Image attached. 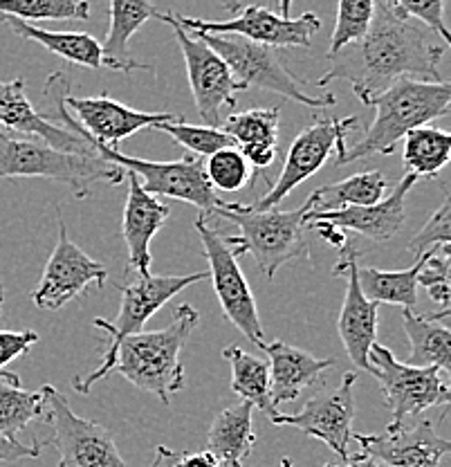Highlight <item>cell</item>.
I'll use <instances>...</instances> for the list:
<instances>
[{
  "instance_id": "42",
  "label": "cell",
  "mask_w": 451,
  "mask_h": 467,
  "mask_svg": "<svg viewBox=\"0 0 451 467\" xmlns=\"http://www.w3.org/2000/svg\"><path fill=\"white\" fill-rule=\"evenodd\" d=\"M176 467H218V461L211 451H193V454H182Z\"/></svg>"
},
{
  "instance_id": "45",
  "label": "cell",
  "mask_w": 451,
  "mask_h": 467,
  "mask_svg": "<svg viewBox=\"0 0 451 467\" xmlns=\"http://www.w3.org/2000/svg\"><path fill=\"white\" fill-rule=\"evenodd\" d=\"M242 3H245V0H218V5H220V7L230 14L239 12V9L242 7Z\"/></svg>"
},
{
  "instance_id": "7",
  "label": "cell",
  "mask_w": 451,
  "mask_h": 467,
  "mask_svg": "<svg viewBox=\"0 0 451 467\" xmlns=\"http://www.w3.org/2000/svg\"><path fill=\"white\" fill-rule=\"evenodd\" d=\"M196 34V32H193ZM230 67L231 77L241 90H268L292 99L305 109H331L337 104L334 95H310L297 77L285 67L283 58L274 47L259 46L241 36H218V34H198Z\"/></svg>"
},
{
  "instance_id": "4",
  "label": "cell",
  "mask_w": 451,
  "mask_h": 467,
  "mask_svg": "<svg viewBox=\"0 0 451 467\" xmlns=\"http://www.w3.org/2000/svg\"><path fill=\"white\" fill-rule=\"evenodd\" d=\"M449 104L451 86L447 81H395L371 104V109H375V119L364 138L357 144L346 146V153L334 160V164L343 167L371 155L395 153L397 142L409 130L449 115Z\"/></svg>"
},
{
  "instance_id": "27",
  "label": "cell",
  "mask_w": 451,
  "mask_h": 467,
  "mask_svg": "<svg viewBox=\"0 0 451 467\" xmlns=\"http://www.w3.org/2000/svg\"><path fill=\"white\" fill-rule=\"evenodd\" d=\"M254 407L241 400L213 418L207 445L218 463H242L254 447Z\"/></svg>"
},
{
  "instance_id": "29",
  "label": "cell",
  "mask_w": 451,
  "mask_h": 467,
  "mask_svg": "<svg viewBox=\"0 0 451 467\" xmlns=\"http://www.w3.org/2000/svg\"><path fill=\"white\" fill-rule=\"evenodd\" d=\"M422 256L415 259L409 270H375V267H357V281L368 301L375 306L393 304L406 310H415L418 306V272Z\"/></svg>"
},
{
  "instance_id": "39",
  "label": "cell",
  "mask_w": 451,
  "mask_h": 467,
  "mask_svg": "<svg viewBox=\"0 0 451 467\" xmlns=\"http://www.w3.org/2000/svg\"><path fill=\"white\" fill-rule=\"evenodd\" d=\"M449 241H451V201L447 196L443 201V204L431 213V218L425 223V227L415 234L414 241L409 243L406 250H409L414 256H420L425 254L426 250H431V247L449 245Z\"/></svg>"
},
{
  "instance_id": "23",
  "label": "cell",
  "mask_w": 451,
  "mask_h": 467,
  "mask_svg": "<svg viewBox=\"0 0 451 467\" xmlns=\"http://www.w3.org/2000/svg\"><path fill=\"white\" fill-rule=\"evenodd\" d=\"M279 119V109H251L231 113L222 121L220 129L234 140L250 167L268 169L276 162Z\"/></svg>"
},
{
  "instance_id": "50",
  "label": "cell",
  "mask_w": 451,
  "mask_h": 467,
  "mask_svg": "<svg viewBox=\"0 0 451 467\" xmlns=\"http://www.w3.org/2000/svg\"><path fill=\"white\" fill-rule=\"evenodd\" d=\"M393 3V0H386V5H391Z\"/></svg>"
},
{
  "instance_id": "19",
  "label": "cell",
  "mask_w": 451,
  "mask_h": 467,
  "mask_svg": "<svg viewBox=\"0 0 451 467\" xmlns=\"http://www.w3.org/2000/svg\"><path fill=\"white\" fill-rule=\"evenodd\" d=\"M0 129L5 133H18L21 138L41 140L43 144L66 150V153L99 158L95 149L79 135L63 129L55 121H47L41 113H36V109L27 99L23 79L0 81Z\"/></svg>"
},
{
  "instance_id": "10",
  "label": "cell",
  "mask_w": 451,
  "mask_h": 467,
  "mask_svg": "<svg viewBox=\"0 0 451 467\" xmlns=\"http://www.w3.org/2000/svg\"><path fill=\"white\" fill-rule=\"evenodd\" d=\"M368 364L371 376L384 391V402L393 413V427L431 407L449 405V387L445 382V373L438 368H420L400 362L391 348L377 342L368 350Z\"/></svg>"
},
{
  "instance_id": "16",
  "label": "cell",
  "mask_w": 451,
  "mask_h": 467,
  "mask_svg": "<svg viewBox=\"0 0 451 467\" xmlns=\"http://www.w3.org/2000/svg\"><path fill=\"white\" fill-rule=\"evenodd\" d=\"M355 373H346L337 389L313 396L297 413H276L270 420L279 427H297L326 442L337 456L348 459L355 420Z\"/></svg>"
},
{
  "instance_id": "8",
  "label": "cell",
  "mask_w": 451,
  "mask_h": 467,
  "mask_svg": "<svg viewBox=\"0 0 451 467\" xmlns=\"http://www.w3.org/2000/svg\"><path fill=\"white\" fill-rule=\"evenodd\" d=\"M88 144L101 160L135 175L144 192L150 196H167L193 204L205 221L213 216L216 207L222 202L207 180L205 162H200V158H196V155H184L182 160H173V162H150V160L133 158V155H126L121 150L108 149L104 144Z\"/></svg>"
},
{
  "instance_id": "15",
  "label": "cell",
  "mask_w": 451,
  "mask_h": 467,
  "mask_svg": "<svg viewBox=\"0 0 451 467\" xmlns=\"http://www.w3.org/2000/svg\"><path fill=\"white\" fill-rule=\"evenodd\" d=\"M56 223H59V241L43 267L36 290L32 292L34 306L41 310H61L77 296L86 295L92 285L104 288L108 279V267L90 259L79 245L67 238L61 207H56Z\"/></svg>"
},
{
  "instance_id": "31",
  "label": "cell",
  "mask_w": 451,
  "mask_h": 467,
  "mask_svg": "<svg viewBox=\"0 0 451 467\" xmlns=\"http://www.w3.org/2000/svg\"><path fill=\"white\" fill-rule=\"evenodd\" d=\"M405 171L415 180L436 178L449 162L451 135L443 129H420L409 130L405 135Z\"/></svg>"
},
{
  "instance_id": "46",
  "label": "cell",
  "mask_w": 451,
  "mask_h": 467,
  "mask_svg": "<svg viewBox=\"0 0 451 467\" xmlns=\"http://www.w3.org/2000/svg\"><path fill=\"white\" fill-rule=\"evenodd\" d=\"M279 9H281V16L290 18V9H292V0H279Z\"/></svg>"
},
{
  "instance_id": "43",
  "label": "cell",
  "mask_w": 451,
  "mask_h": 467,
  "mask_svg": "<svg viewBox=\"0 0 451 467\" xmlns=\"http://www.w3.org/2000/svg\"><path fill=\"white\" fill-rule=\"evenodd\" d=\"M326 467H386L382 461H377L375 456L366 454V451H357V454H348V459H343V465H326Z\"/></svg>"
},
{
  "instance_id": "14",
  "label": "cell",
  "mask_w": 451,
  "mask_h": 467,
  "mask_svg": "<svg viewBox=\"0 0 451 467\" xmlns=\"http://www.w3.org/2000/svg\"><path fill=\"white\" fill-rule=\"evenodd\" d=\"M196 232L200 236L202 250H205L202 254L210 261V276L213 279V290H216L218 301H220L222 313L251 344L263 348L268 339H265L256 299L251 295L245 275H242L239 259L225 245L220 234L207 225L205 218L198 216Z\"/></svg>"
},
{
  "instance_id": "30",
  "label": "cell",
  "mask_w": 451,
  "mask_h": 467,
  "mask_svg": "<svg viewBox=\"0 0 451 467\" xmlns=\"http://www.w3.org/2000/svg\"><path fill=\"white\" fill-rule=\"evenodd\" d=\"M386 175L380 171L355 173L339 182H331L319 187L313 193V212H337L343 207H368L384 198Z\"/></svg>"
},
{
  "instance_id": "38",
  "label": "cell",
  "mask_w": 451,
  "mask_h": 467,
  "mask_svg": "<svg viewBox=\"0 0 451 467\" xmlns=\"http://www.w3.org/2000/svg\"><path fill=\"white\" fill-rule=\"evenodd\" d=\"M397 16L414 18L429 29H434L445 43L451 41L447 23H445V0H393L389 5Z\"/></svg>"
},
{
  "instance_id": "6",
  "label": "cell",
  "mask_w": 451,
  "mask_h": 467,
  "mask_svg": "<svg viewBox=\"0 0 451 467\" xmlns=\"http://www.w3.org/2000/svg\"><path fill=\"white\" fill-rule=\"evenodd\" d=\"M126 275H130V279L126 284L119 285L121 290V308L115 321H108L104 317L92 319L95 328H101L108 333V344H106L104 359H101L99 368L88 373L86 378H75L72 379V389L79 393H90L92 384L104 379L110 373V367L115 362V355H118V347L124 342L126 337L135 333H142L144 324L162 308L164 304L173 299L178 292L191 288L198 281L210 279V270L207 272H193V275H182V276H155V275H135V272L126 270Z\"/></svg>"
},
{
  "instance_id": "13",
  "label": "cell",
  "mask_w": 451,
  "mask_h": 467,
  "mask_svg": "<svg viewBox=\"0 0 451 467\" xmlns=\"http://www.w3.org/2000/svg\"><path fill=\"white\" fill-rule=\"evenodd\" d=\"M357 129V117H346V119H317L313 126L303 129L290 144L285 164L281 169L279 178L274 180L272 189L261 198L259 202L251 204L254 209H274L288 196L290 192L313 178L319 169L326 164V160L334 153V160L346 153V135Z\"/></svg>"
},
{
  "instance_id": "49",
  "label": "cell",
  "mask_w": 451,
  "mask_h": 467,
  "mask_svg": "<svg viewBox=\"0 0 451 467\" xmlns=\"http://www.w3.org/2000/svg\"><path fill=\"white\" fill-rule=\"evenodd\" d=\"M218 467H241V463H218Z\"/></svg>"
},
{
  "instance_id": "1",
  "label": "cell",
  "mask_w": 451,
  "mask_h": 467,
  "mask_svg": "<svg viewBox=\"0 0 451 467\" xmlns=\"http://www.w3.org/2000/svg\"><path fill=\"white\" fill-rule=\"evenodd\" d=\"M449 43L414 18L397 16L386 0H375L371 26L362 38L328 57L331 66L319 77L317 88L348 81L366 109L400 79L445 81L440 63Z\"/></svg>"
},
{
  "instance_id": "5",
  "label": "cell",
  "mask_w": 451,
  "mask_h": 467,
  "mask_svg": "<svg viewBox=\"0 0 451 467\" xmlns=\"http://www.w3.org/2000/svg\"><path fill=\"white\" fill-rule=\"evenodd\" d=\"M46 178L66 184L75 198H88L92 184H119L124 169L101 158L66 153L32 138L0 130V180Z\"/></svg>"
},
{
  "instance_id": "20",
  "label": "cell",
  "mask_w": 451,
  "mask_h": 467,
  "mask_svg": "<svg viewBox=\"0 0 451 467\" xmlns=\"http://www.w3.org/2000/svg\"><path fill=\"white\" fill-rule=\"evenodd\" d=\"M415 182L418 180L414 175L405 173V178L397 182L391 196L382 198L380 202L368 204V207H343L337 209V212H310L305 216V223H331L339 232H355L375 243H384L395 236L402 230V225H405V202Z\"/></svg>"
},
{
  "instance_id": "34",
  "label": "cell",
  "mask_w": 451,
  "mask_h": 467,
  "mask_svg": "<svg viewBox=\"0 0 451 467\" xmlns=\"http://www.w3.org/2000/svg\"><path fill=\"white\" fill-rule=\"evenodd\" d=\"M150 130H158V133H167L176 140L178 144L184 146V149L191 150L196 158H210V155L218 153L222 149H231L234 140L225 133L222 129H211V126H196L187 124V121L173 119V121H162V124L150 126Z\"/></svg>"
},
{
  "instance_id": "2",
  "label": "cell",
  "mask_w": 451,
  "mask_h": 467,
  "mask_svg": "<svg viewBox=\"0 0 451 467\" xmlns=\"http://www.w3.org/2000/svg\"><path fill=\"white\" fill-rule=\"evenodd\" d=\"M313 196L292 212H281L279 207L254 209L241 202H220L213 216L225 218L239 230L236 236H222L236 259L250 254L259 270L268 279H274L276 272L285 263L310 256V245L305 238V216L313 212Z\"/></svg>"
},
{
  "instance_id": "17",
  "label": "cell",
  "mask_w": 451,
  "mask_h": 467,
  "mask_svg": "<svg viewBox=\"0 0 451 467\" xmlns=\"http://www.w3.org/2000/svg\"><path fill=\"white\" fill-rule=\"evenodd\" d=\"M357 267H360V252L355 243L346 241L333 270V276H346V296H343L337 328L351 362L357 368L371 373L368 350L377 342V308L380 306L364 296L360 281H357Z\"/></svg>"
},
{
  "instance_id": "35",
  "label": "cell",
  "mask_w": 451,
  "mask_h": 467,
  "mask_svg": "<svg viewBox=\"0 0 451 467\" xmlns=\"http://www.w3.org/2000/svg\"><path fill=\"white\" fill-rule=\"evenodd\" d=\"M373 9H375V0H339L328 57L337 55L348 43L364 36V32L371 26Z\"/></svg>"
},
{
  "instance_id": "48",
  "label": "cell",
  "mask_w": 451,
  "mask_h": 467,
  "mask_svg": "<svg viewBox=\"0 0 451 467\" xmlns=\"http://www.w3.org/2000/svg\"><path fill=\"white\" fill-rule=\"evenodd\" d=\"M3 301H5V292L0 288V315H3Z\"/></svg>"
},
{
  "instance_id": "22",
  "label": "cell",
  "mask_w": 451,
  "mask_h": 467,
  "mask_svg": "<svg viewBox=\"0 0 451 467\" xmlns=\"http://www.w3.org/2000/svg\"><path fill=\"white\" fill-rule=\"evenodd\" d=\"M263 350L270 358V398L276 409L283 402L297 400L305 389L322 382L323 373L337 364L334 358H314L281 339L265 342Z\"/></svg>"
},
{
  "instance_id": "21",
  "label": "cell",
  "mask_w": 451,
  "mask_h": 467,
  "mask_svg": "<svg viewBox=\"0 0 451 467\" xmlns=\"http://www.w3.org/2000/svg\"><path fill=\"white\" fill-rule=\"evenodd\" d=\"M171 216V209L142 189L135 175L128 178V196L124 204V234L128 247V267L135 275H150V241Z\"/></svg>"
},
{
  "instance_id": "33",
  "label": "cell",
  "mask_w": 451,
  "mask_h": 467,
  "mask_svg": "<svg viewBox=\"0 0 451 467\" xmlns=\"http://www.w3.org/2000/svg\"><path fill=\"white\" fill-rule=\"evenodd\" d=\"M0 18L18 21H88V0H0Z\"/></svg>"
},
{
  "instance_id": "11",
  "label": "cell",
  "mask_w": 451,
  "mask_h": 467,
  "mask_svg": "<svg viewBox=\"0 0 451 467\" xmlns=\"http://www.w3.org/2000/svg\"><path fill=\"white\" fill-rule=\"evenodd\" d=\"M155 18L173 29V36L187 63L189 86H191L198 113L207 121V126L220 129L222 109H236V90H241V86L231 77L227 63L198 34L178 26L171 12H158Z\"/></svg>"
},
{
  "instance_id": "44",
  "label": "cell",
  "mask_w": 451,
  "mask_h": 467,
  "mask_svg": "<svg viewBox=\"0 0 451 467\" xmlns=\"http://www.w3.org/2000/svg\"><path fill=\"white\" fill-rule=\"evenodd\" d=\"M176 465H178V456L173 454L171 450H167V447H158L153 465L150 467H176Z\"/></svg>"
},
{
  "instance_id": "18",
  "label": "cell",
  "mask_w": 451,
  "mask_h": 467,
  "mask_svg": "<svg viewBox=\"0 0 451 467\" xmlns=\"http://www.w3.org/2000/svg\"><path fill=\"white\" fill-rule=\"evenodd\" d=\"M362 451L375 456L386 467H440V461L451 451L447 438L438 436L429 420L414 425L386 427L384 434H353Z\"/></svg>"
},
{
  "instance_id": "26",
  "label": "cell",
  "mask_w": 451,
  "mask_h": 467,
  "mask_svg": "<svg viewBox=\"0 0 451 467\" xmlns=\"http://www.w3.org/2000/svg\"><path fill=\"white\" fill-rule=\"evenodd\" d=\"M158 12L159 9L150 0H110V29L101 43V50L113 70L133 72L147 67L130 57V36L144 23L158 16Z\"/></svg>"
},
{
  "instance_id": "41",
  "label": "cell",
  "mask_w": 451,
  "mask_h": 467,
  "mask_svg": "<svg viewBox=\"0 0 451 467\" xmlns=\"http://www.w3.org/2000/svg\"><path fill=\"white\" fill-rule=\"evenodd\" d=\"M46 447V442H38L34 438L32 445H23L21 441H14V438H7L0 434V463H14V461L21 459H38Z\"/></svg>"
},
{
  "instance_id": "37",
  "label": "cell",
  "mask_w": 451,
  "mask_h": 467,
  "mask_svg": "<svg viewBox=\"0 0 451 467\" xmlns=\"http://www.w3.org/2000/svg\"><path fill=\"white\" fill-rule=\"evenodd\" d=\"M422 256V265L418 272V285L426 288L431 299L440 308H449V245H438L426 250Z\"/></svg>"
},
{
  "instance_id": "9",
  "label": "cell",
  "mask_w": 451,
  "mask_h": 467,
  "mask_svg": "<svg viewBox=\"0 0 451 467\" xmlns=\"http://www.w3.org/2000/svg\"><path fill=\"white\" fill-rule=\"evenodd\" d=\"M41 393V418L52 430V445L59 451V467H128L104 425L77 416L52 384H46Z\"/></svg>"
},
{
  "instance_id": "32",
  "label": "cell",
  "mask_w": 451,
  "mask_h": 467,
  "mask_svg": "<svg viewBox=\"0 0 451 467\" xmlns=\"http://www.w3.org/2000/svg\"><path fill=\"white\" fill-rule=\"evenodd\" d=\"M43 416V393L23 389L21 378L0 368V434L18 441L30 422Z\"/></svg>"
},
{
  "instance_id": "12",
  "label": "cell",
  "mask_w": 451,
  "mask_h": 467,
  "mask_svg": "<svg viewBox=\"0 0 451 467\" xmlns=\"http://www.w3.org/2000/svg\"><path fill=\"white\" fill-rule=\"evenodd\" d=\"M173 14V12H171ZM176 23L187 32L218 34V36H241L245 41L268 47H308L314 34L322 29L317 14L305 12L299 18H283L268 7L247 5L241 14L227 21H205V18L173 14Z\"/></svg>"
},
{
  "instance_id": "3",
  "label": "cell",
  "mask_w": 451,
  "mask_h": 467,
  "mask_svg": "<svg viewBox=\"0 0 451 467\" xmlns=\"http://www.w3.org/2000/svg\"><path fill=\"white\" fill-rule=\"evenodd\" d=\"M198 321L200 315L193 306H176L171 324L159 330L135 333L119 344L110 373H119L142 391L158 396L164 405H171V396L184 389L180 355Z\"/></svg>"
},
{
  "instance_id": "47",
  "label": "cell",
  "mask_w": 451,
  "mask_h": 467,
  "mask_svg": "<svg viewBox=\"0 0 451 467\" xmlns=\"http://www.w3.org/2000/svg\"><path fill=\"white\" fill-rule=\"evenodd\" d=\"M281 467H294L292 459H281Z\"/></svg>"
},
{
  "instance_id": "40",
  "label": "cell",
  "mask_w": 451,
  "mask_h": 467,
  "mask_svg": "<svg viewBox=\"0 0 451 467\" xmlns=\"http://www.w3.org/2000/svg\"><path fill=\"white\" fill-rule=\"evenodd\" d=\"M36 342L38 335L34 330H0V368L26 355Z\"/></svg>"
},
{
  "instance_id": "25",
  "label": "cell",
  "mask_w": 451,
  "mask_h": 467,
  "mask_svg": "<svg viewBox=\"0 0 451 467\" xmlns=\"http://www.w3.org/2000/svg\"><path fill=\"white\" fill-rule=\"evenodd\" d=\"M449 308L440 310L438 315L422 317L414 310L402 308V324L409 337V364L411 367H434L447 373L451 368V333H449Z\"/></svg>"
},
{
  "instance_id": "28",
  "label": "cell",
  "mask_w": 451,
  "mask_h": 467,
  "mask_svg": "<svg viewBox=\"0 0 451 467\" xmlns=\"http://www.w3.org/2000/svg\"><path fill=\"white\" fill-rule=\"evenodd\" d=\"M222 358L231 367V391L241 396V400L261 409L268 418H274L279 409L272 405L270 398V367L268 359L250 355L236 344L222 350Z\"/></svg>"
},
{
  "instance_id": "36",
  "label": "cell",
  "mask_w": 451,
  "mask_h": 467,
  "mask_svg": "<svg viewBox=\"0 0 451 467\" xmlns=\"http://www.w3.org/2000/svg\"><path fill=\"white\" fill-rule=\"evenodd\" d=\"M205 173L213 192L218 189V192L234 193L245 184H250V162L242 158L236 146L210 155L205 164Z\"/></svg>"
},
{
  "instance_id": "24",
  "label": "cell",
  "mask_w": 451,
  "mask_h": 467,
  "mask_svg": "<svg viewBox=\"0 0 451 467\" xmlns=\"http://www.w3.org/2000/svg\"><path fill=\"white\" fill-rule=\"evenodd\" d=\"M16 36L34 41L38 46L46 47L52 55L66 58V61L75 63V66L92 67V70H113L110 61L106 58L101 43L97 41L92 34L86 32H50L32 26V23L18 21V18H0Z\"/></svg>"
}]
</instances>
